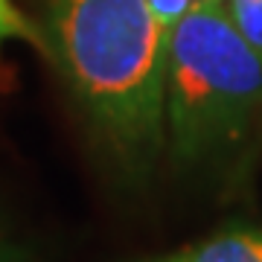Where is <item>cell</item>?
Instances as JSON below:
<instances>
[{"label":"cell","mask_w":262,"mask_h":262,"mask_svg":"<svg viewBox=\"0 0 262 262\" xmlns=\"http://www.w3.org/2000/svg\"><path fill=\"white\" fill-rule=\"evenodd\" d=\"M47 47L122 172L166 149L169 35L149 0H47Z\"/></svg>","instance_id":"obj_1"},{"label":"cell","mask_w":262,"mask_h":262,"mask_svg":"<svg viewBox=\"0 0 262 262\" xmlns=\"http://www.w3.org/2000/svg\"><path fill=\"white\" fill-rule=\"evenodd\" d=\"M262 105V53L236 29L222 0H204L169 41L166 149L195 166L242 140Z\"/></svg>","instance_id":"obj_2"},{"label":"cell","mask_w":262,"mask_h":262,"mask_svg":"<svg viewBox=\"0 0 262 262\" xmlns=\"http://www.w3.org/2000/svg\"><path fill=\"white\" fill-rule=\"evenodd\" d=\"M134 262H262V227L230 225L201 242Z\"/></svg>","instance_id":"obj_3"},{"label":"cell","mask_w":262,"mask_h":262,"mask_svg":"<svg viewBox=\"0 0 262 262\" xmlns=\"http://www.w3.org/2000/svg\"><path fill=\"white\" fill-rule=\"evenodd\" d=\"M9 38H24L29 44H38L41 50H47V38L35 24L24 15V12L12 3V0H0V44Z\"/></svg>","instance_id":"obj_4"},{"label":"cell","mask_w":262,"mask_h":262,"mask_svg":"<svg viewBox=\"0 0 262 262\" xmlns=\"http://www.w3.org/2000/svg\"><path fill=\"white\" fill-rule=\"evenodd\" d=\"M227 15L248 44L262 53V0H227Z\"/></svg>","instance_id":"obj_5"},{"label":"cell","mask_w":262,"mask_h":262,"mask_svg":"<svg viewBox=\"0 0 262 262\" xmlns=\"http://www.w3.org/2000/svg\"><path fill=\"white\" fill-rule=\"evenodd\" d=\"M201 3H204V0H149V9H151V15H155V20L172 35L175 27H178L195 6H201Z\"/></svg>","instance_id":"obj_6"},{"label":"cell","mask_w":262,"mask_h":262,"mask_svg":"<svg viewBox=\"0 0 262 262\" xmlns=\"http://www.w3.org/2000/svg\"><path fill=\"white\" fill-rule=\"evenodd\" d=\"M0 262H24V253L9 242V236L0 233Z\"/></svg>","instance_id":"obj_7"}]
</instances>
